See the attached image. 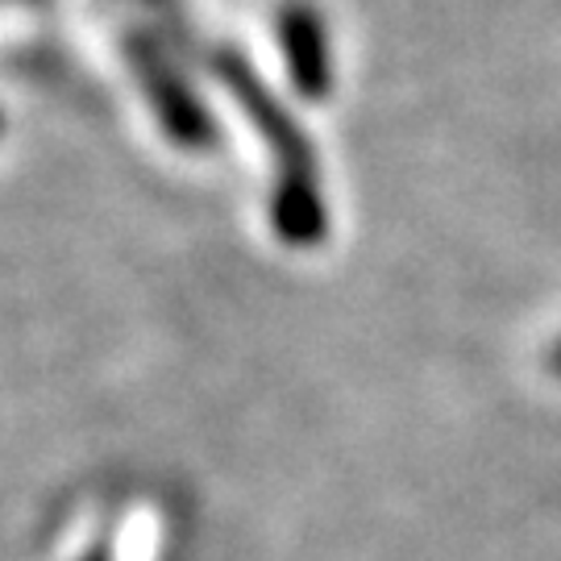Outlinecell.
<instances>
[{"mask_svg":"<svg viewBox=\"0 0 561 561\" xmlns=\"http://www.w3.org/2000/svg\"><path fill=\"white\" fill-rule=\"evenodd\" d=\"M279 42H283V59H287V71H291V83L296 92L308 96V101H321L329 92V38H324L321 13L304 0H291L283 4L279 13Z\"/></svg>","mask_w":561,"mask_h":561,"instance_id":"cell-2","label":"cell"},{"mask_svg":"<svg viewBox=\"0 0 561 561\" xmlns=\"http://www.w3.org/2000/svg\"><path fill=\"white\" fill-rule=\"evenodd\" d=\"M275 229L296 245H312L324 238V201L317 180L279 183L275 192Z\"/></svg>","mask_w":561,"mask_h":561,"instance_id":"cell-4","label":"cell"},{"mask_svg":"<svg viewBox=\"0 0 561 561\" xmlns=\"http://www.w3.org/2000/svg\"><path fill=\"white\" fill-rule=\"evenodd\" d=\"M221 80L229 83V92L245 104L250 121L266 134L271 150L279 154V183L317 180V171H312V154H308V138L296 129V121L283 113L279 101H275V96H266V88L259 83V76H254L241 59H221Z\"/></svg>","mask_w":561,"mask_h":561,"instance_id":"cell-1","label":"cell"},{"mask_svg":"<svg viewBox=\"0 0 561 561\" xmlns=\"http://www.w3.org/2000/svg\"><path fill=\"white\" fill-rule=\"evenodd\" d=\"M88 561H104V558H101V553H92V558H88Z\"/></svg>","mask_w":561,"mask_h":561,"instance_id":"cell-6","label":"cell"},{"mask_svg":"<svg viewBox=\"0 0 561 561\" xmlns=\"http://www.w3.org/2000/svg\"><path fill=\"white\" fill-rule=\"evenodd\" d=\"M553 370H561V345H558V354H553Z\"/></svg>","mask_w":561,"mask_h":561,"instance_id":"cell-5","label":"cell"},{"mask_svg":"<svg viewBox=\"0 0 561 561\" xmlns=\"http://www.w3.org/2000/svg\"><path fill=\"white\" fill-rule=\"evenodd\" d=\"M141 76H146V88H150V101H154V108H159L162 129H167L171 138L183 141V146H192V150L213 138L208 117L201 113L196 96H192V92L183 88L180 76L167 71L146 46H141Z\"/></svg>","mask_w":561,"mask_h":561,"instance_id":"cell-3","label":"cell"}]
</instances>
